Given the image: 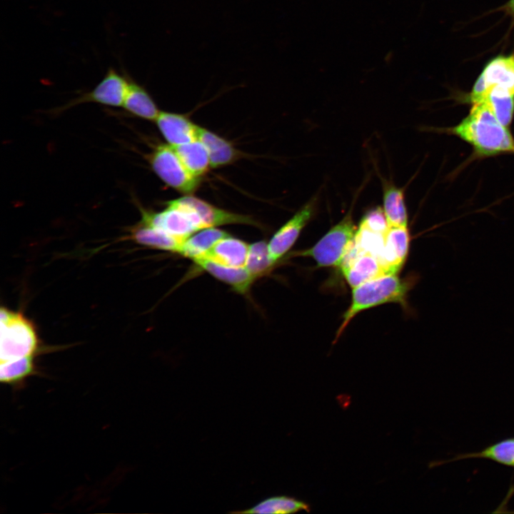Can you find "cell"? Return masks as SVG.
I'll use <instances>...</instances> for the list:
<instances>
[{
    "mask_svg": "<svg viewBox=\"0 0 514 514\" xmlns=\"http://www.w3.org/2000/svg\"><path fill=\"white\" fill-rule=\"evenodd\" d=\"M313 197L273 236L268 243L269 256L275 264L294 244L303 228L311 220L316 208Z\"/></svg>",
    "mask_w": 514,
    "mask_h": 514,
    "instance_id": "obj_9",
    "label": "cell"
},
{
    "mask_svg": "<svg viewBox=\"0 0 514 514\" xmlns=\"http://www.w3.org/2000/svg\"><path fill=\"white\" fill-rule=\"evenodd\" d=\"M300 511H310V505L293 497L276 495L267 498L253 507L238 513L288 514Z\"/></svg>",
    "mask_w": 514,
    "mask_h": 514,
    "instance_id": "obj_24",
    "label": "cell"
},
{
    "mask_svg": "<svg viewBox=\"0 0 514 514\" xmlns=\"http://www.w3.org/2000/svg\"><path fill=\"white\" fill-rule=\"evenodd\" d=\"M249 246L230 235L218 241L203 256L215 263L229 266H245Z\"/></svg>",
    "mask_w": 514,
    "mask_h": 514,
    "instance_id": "obj_15",
    "label": "cell"
},
{
    "mask_svg": "<svg viewBox=\"0 0 514 514\" xmlns=\"http://www.w3.org/2000/svg\"><path fill=\"white\" fill-rule=\"evenodd\" d=\"M410 284L400 280L396 274H386L366 281L355 288L351 303L343 316V321L336 338L343 332L351 321L363 310L386 303L404 305Z\"/></svg>",
    "mask_w": 514,
    "mask_h": 514,
    "instance_id": "obj_2",
    "label": "cell"
},
{
    "mask_svg": "<svg viewBox=\"0 0 514 514\" xmlns=\"http://www.w3.org/2000/svg\"><path fill=\"white\" fill-rule=\"evenodd\" d=\"M383 211L389 227H407L408 213L404 190L393 184H383Z\"/></svg>",
    "mask_w": 514,
    "mask_h": 514,
    "instance_id": "obj_22",
    "label": "cell"
},
{
    "mask_svg": "<svg viewBox=\"0 0 514 514\" xmlns=\"http://www.w3.org/2000/svg\"><path fill=\"white\" fill-rule=\"evenodd\" d=\"M130 235L138 244L178 253L184 241L141 221L131 228Z\"/></svg>",
    "mask_w": 514,
    "mask_h": 514,
    "instance_id": "obj_17",
    "label": "cell"
},
{
    "mask_svg": "<svg viewBox=\"0 0 514 514\" xmlns=\"http://www.w3.org/2000/svg\"><path fill=\"white\" fill-rule=\"evenodd\" d=\"M173 148L186 169L196 178H200L211 167L208 152L198 138Z\"/></svg>",
    "mask_w": 514,
    "mask_h": 514,
    "instance_id": "obj_20",
    "label": "cell"
},
{
    "mask_svg": "<svg viewBox=\"0 0 514 514\" xmlns=\"http://www.w3.org/2000/svg\"><path fill=\"white\" fill-rule=\"evenodd\" d=\"M154 173L168 186L186 195L198 188L200 178L193 176L184 166L173 147L158 144L148 156Z\"/></svg>",
    "mask_w": 514,
    "mask_h": 514,
    "instance_id": "obj_5",
    "label": "cell"
},
{
    "mask_svg": "<svg viewBox=\"0 0 514 514\" xmlns=\"http://www.w3.org/2000/svg\"><path fill=\"white\" fill-rule=\"evenodd\" d=\"M228 236L227 232L216 227L199 230L183 241L178 253L193 261L203 256L218 241Z\"/></svg>",
    "mask_w": 514,
    "mask_h": 514,
    "instance_id": "obj_21",
    "label": "cell"
},
{
    "mask_svg": "<svg viewBox=\"0 0 514 514\" xmlns=\"http://www.w3.org/2000/svg\"><path fill=\"white\" fill-rule=\"evenodd\" d=\"M445 131L471 145L478 157L514 154V137L484 103L473 104L468 116Z\"/></svg>",
    "mask_w": 514,
    "mask_h": 514,
    "instance_id": "obj_1",
    "label": "cell"
},
{
    "mask_svg": "<svg viewBox=\"0 0 514 514\" xmlns=\"http://www.w3.org/2000/svg\"><path fill=\"white\" fill-rule=\"evenodd\" d=\"M356 231L351 213H349L315 246L296 253L295 256L311 257L319 267L340 266L353 242Z\"/></svg>",
    "mask_w": 514,
    "mask_h": 514,
    "instance_id": "obj_4",
    "label": "cell"
},
{
    "mask_svg": "<svg viewBox=\"0 0 514 514\" xmlns=\"http://www.w3.org/2000/svg\"><path fill=\"white\" fill-rule=\"evenodd\" d=\"M0 321L1 362L34 356L39 349V340L32 323L22 313L4 307L0 310Z\"/></svg>",
    "mask_w": 514,
    "mask_h": 514,
    "instance_id": "obj_3",
    "label": "cell"
},
{
    "mask_svg": "<svg viewBox=\"0 0 514 514\" xmlns=\"http://www.w3.org/2000/svg\"><path fill=\"white\" fill-rule=\"evenodd\" d=\"M471 458L490 460L505 466L514 468V437L503 439L480 451L459 454L451 459L435 462L433 466Z\"/></svg>",
    "mask_w": 514,
    "mask_h": 514,
    "instance_id": "obj_18",
    "label": "cell"
},
{
    "mask_svg": "<svg viewBox=\"0 0 514 514\" xmlns=\"http://www.w3.org/2000/svg\"><path fill=\"white\" fill-rule=\"evenodd\" d=\"M410 236L407 227H389L380 261L386 274H396L403 265L409 248Z\"/></svg>",
    "mask_w": 514,
    "mask_h": 514,
    "instance_id": "obj_12",
    "label": "cell"
},
{
    "mask_svg": "<svg viewBox=\"0 0 514 514\" xmlns=\"http://www.w3.org/2000/svg\"><path fill=\"white\" fill-rule=\"evenodd\" d=\"M166 204V208L161 212L141 209V221L183 241L201 230L196 216L190 211L173 200Z\"/></svg>",
    "mask_w": 514,
    "mask_h": 514,
    "instance_id": "obj_7",
    "label": "cell"
},
{
    "mask_svg": "<svg viewBox=\"0 0 514 514\" xmlns=\"http://www.w3.org/2000/svg\"><path fill=\"white\" fill-rule=\"evenodd\" d=\"M273 266L266 241H260L249 246L245 266L253 276L258 278L268 274L273 269Z\"/></svg>",
    "mask_w": 514,
    "mask_h": 514,
    "instance_id": "obj_26",
    "label": "cell"
},
{
    "mask_svg": "<svg viewBox=\"0 0 514 514\" xmlns=\"http://www.w3.org/2000/svg\"><path fill=\"white\" fill-rule=\"evenodd\" d=\"M479 102L484 103L504 126L508 127L510 125L514 116L513 94L503 89H493Z\"/></svg>",
    "mask_w": 514,
    "mask_h": 514,
    "instance_id": "obj_25",
    "label": "cell"
},
{
    "mask_svg": "<svg viewBox=\"0 0 514 514\" xmlns=\"http://www.w3.org/2000/svg\"><path fill=\"white\" fill-rule=\"evenodd\" d=\"M34 357L26 356L1 362L0 381L1 383L16 389L22 388L29 377L38 373Z\"/></svg>",
    "mask_w": 514,
    "mask_h": 514,
    "instance_id": "obj_23",
    "label": "cell"
},
{
    "mask_svg": "<svg viewBox=\"0 0 514 514\" xmlns=\"http://www.w3.org/2000/svg\"><path fill=\"white\" fill-rule=\"evenodd\" d=\"M360 226L384 234L389 228L383 209L380 207L374 208L368 211L361 219Z\"/></svg>",
    "mask_w": 514,
    "mask_h": 514,
    "instance_id": "obj_27",
    "label": "cell"
},
{
    "mask_svg": "<svg viewBox=\"0 0 514 514\" xmlns=\"http://www.w3.org/2000/svg\"><path fill=\"white\" fill-rule=\"evenodd\" d=\"M129 76L109 67L103 79L90 91L69 103L66 107L84 103H96L109 106H122L128 88Z\"/></svg>",
    "mask_w": 514,
    "mask_h": 514,
    "instance_id": "obj_8",
    "label": "cell"
},
{
    "mask_svg": "<svg viewBox=\"0 0 514 514\" xmlns=\"http://www.w3.org/2000/svg\"><path fill=\"white\" fill-rule=\"evenodd\" d=\"M500 89L514 95V54L498 56L484 66L465 101L473 104L482 100L491 89Z\"/></svg>",
    "mask_w": 514,
    "mask_h": 514,
    "instance_id": "obj_6",
    "label": "cell"
},
{
    "mask_svg": "<svg viewBox=\"0 0 514 514\" xmlns=\"http://www.w3.org/2000/svg\"><path fill=\"white\" fill-rule=\"evenodd\" d=\"M122 106L131 114L149 121H155L160 112L146 89L130 76L128 91Z\"/></svg>",
    "mask_w": 514,
    "mask_h": 514,
    "instance_id": "obj_19",
    "label": "cell"
},
{
    "mask_svg": "<svg viewBox=\"0 0 514 514\" xmlns=\"http://www.w3.org/2000/svg\"><path fill=\"white\" fill-rule=\"evenodd\" d=\"M498 10L504 11L514 19V0H509L504 5L501 6Z\"/></svg>",
    "mask_w": 514,
    "mask_h": 514,
    "instance_id": "obj_28",
    "label": "cell"
},
{
    "mask_svg": "<svg viewBox=\"0 0 514 514\" xmlns=\"http://www.w3.org/2000/svg\"><path fill=\"white\" fill-rule=\"evenodd\" d=\"M197 138L206 148L212 168L231 164L240 158V152L230 142L198 126Z\"/></svg>",
    "mask_w": 514,
    "mask_h": 514,
    "instance_id": "obj_16",
    "label": "cell"
},
{
    "mask_svg": "<svg viewBox=\"0 0 514 514\" xmlns=\"http://www.w3.org/2000/svg\"><path fill=\"white\" fill-rule=\"evenodd\" d=\"M340 267L348 283L353 288L386 275L380 259L371 253L358 251L353 242Z\"/></svg>",
    "mask_w": 514,
    "mask_h": 514,
    "instance_id": "obj_10",
    "label": "cell"
},
{
    "mask_svg": "<svg viewBox=\"0 0 514 514\" xmlns=\"http://www.w3.org/2000/svg\"><path fill=\"white\" fill-rule=\"evenodd\" d=\"M160 132L171 146H177L197 139V125L186 116L160 111L155 120Z\"/></svg>",
    "mask_w": 514,
    "mask_h": 514,
    "instance_id": "obj_13",
    "label": "cell"
},
{
    "mask_svg": "<svg viewBox=\"0 0 514 514\" xmlns=\"http://www.w3.org/2000/svg\"><path fill=\"white\" fill-rule=\"evenodd\" d=\"M193 261L201 270L231 286L241 294H246L256 279L246 266H225L206 258H197Z\"/></svg>",
    "mask_w": 514,
    "mask_h": 514,
    "instance_id": "obj_14",
    "label": "cell"
},
{
    "mask_svg": "<svg viewBox=\"0 0 514 514\" xmlns=\"http://www.w3.org/2000/svg\"><path fill=\"white\" fill-rule=\"evenodd\" d=\"M174 201L194 213L203 228L228 224L260 226L251 216L219 208L191 195H186Z\"/></svg>",
    "mask_w": 514,
    "mask_h": 514,
    "instance_id": "obj_11",
    "label": "cell"
}]
</instances>
